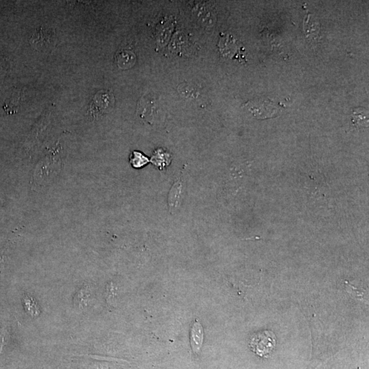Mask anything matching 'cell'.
<instances>
[{"label": "cell", "mask_w": 369, "mask_h": 369, "mask_svg": "<svg viewBox=\"0 0 369 369\" xmlns=\"http://www.w3.org/2000/svg\"><path fill=\"white\" fill-rule=\"evenodd\" d=\"M129 162L133 168H140L144 165L148 164L149 160L142 153L133 151L129 158Z\"/></svg>", "instance_id": "7"}, {"label": "cell", "mask_w": 369, "mask_h": 369, "mask_svg": "<svg viewBox=\"0 0 369 369\" xmlns=\"http://www.w3.org/2000/svg\"><path fill=\"white\" fill-rule=\"evenodd\" d=\"M90 297V288L88 286L84 285L80 288L74 298V305L78 309H86L89 303Z\"/></svg>", "instance_id": "6"}, {"label": "cell", "mask_w": 369, "mask_h": 369, "mask_svg": "<svg viewBox=\"0 0 369 369\" xmlns=\"http://www.w3.org/2000/svg\"><path fill=\"white\" fill-rule=\"evenodd\" d=\"M115 61L119 68L128 69L134 65L136 56L131 51L121 50L115 55Z\"/></svg>", "instance_id": "4"}, {"label": "cell", "mask_w": 369, "mask_h": 369, "mask_svg": "<svg viewBox=\"0 0 369 369\" xmlns=\"http://www.w3.org/2000/svg\"><path fill=\"white\" fill-rule=\"evenodd\" d=\"M182 188L181 181L178 180L172 186L169 192L168 205L169 209L172 213L179 207L181 203Z\"/></svg>", "instance_id": "3"}, {"label": "cell", "mask_w": 369, "mask_h": 369, "mask_svg": "<svg viewBox=\"0 0 369 369\" xmlns=\"http://www.w3.org/2000/svg\"><path fill=\"white\" fill-rule=\"evenodd\" d=\"M9 337V331L6 330V329H3L0 333V352L3 350L4 346L7 344Z\"/></svg>", "instance_id": "10"}, {"label": "cell", "mask_w": 369, "mask_h": 369, "mask_svg": "<svg viewBox=\"0 0 369 369\" xmlns=\"http://www.w3.org/2000/svg\"><path fill=\"white\" fill-rule=\"evenodd\" d=\"M115 291L116 289L113 283L109 284L108 286H107V297H106V299H107V301L108 302L109 305H112L114 301H115Z\"/></svg>", "instance_id": "9"}, {"label": "cell", "mask_w": 369, "mask_h": 369, "mask_svg": "<svg viewBox=\"0 0 369 369\" xmlns=\"http://www.w3.org/2000/svg\"><path fill=\"white\" fill-rule=\"evenodd\" d=\"M204 333L203 326L198 322H195L191 329V345L194 353H198L203 345Z\"/></svg>", "instance_id": "5"}, {"label": "cell", "mask_w": 369, "mask_h": 369, "mask_svg": "<svg viewBox=\"0 0 369 369\" xmlns=\"http://www.w3.org/2000/svg\"><path fill=\"white\" fill-rule=\"evenodd\" d=\"M115 103V95L108 90H101L92 98L90 103L89 113L93 118H98L108 113Z\"/></svg>", "instance_id": "2"}, {"label": "cell", "mask_w": 369, "mask_h": 369, "mask_svg": "<svg viewBox=\"0 0 369 369\" xmlns=\"http://www.w3.org/2000/svg\"><path fill=\"white\" fill-rule=\"evenodd\" d=\"M276 336L274 331L264 330L255 334L250 339L253 352L262 358H268L276 346Z\"/></svg>", "instance_id": "1"}, {"label": "cell", "mask_w": 369, "mask_h": 369, "mask_svg": "<svg viewBox=\"0 0 369 369\" xmlns=\"http://www.w3.org/2000/svg\"><path fill=\"white\" fill-rule=\"evenodd\" d=\"M23 303H24L25 309L27 313L32 317L39 315V310L37 306L36 302L32 298L29 297L28 296H25L23 298Z\"/></svg>", "instance_id": "8"}, {"label": "cell", "mask_w": 369, "mask_h": 369, "mask_svg": "<svg viewBox=\"0 0 369 369\" xmlns=\"http://www.w3.org/2000/svg\"><path fill=\"white\" fill-rule=\"evenodd\" d=\"M86 356L89 357V358H92L94 359H98V360H110V361H117V362H119L120 360L119 359L117 358H105V357H101V356H89V355H86Z\"/></svg>", "instance_id": "11"}]
</instances>
